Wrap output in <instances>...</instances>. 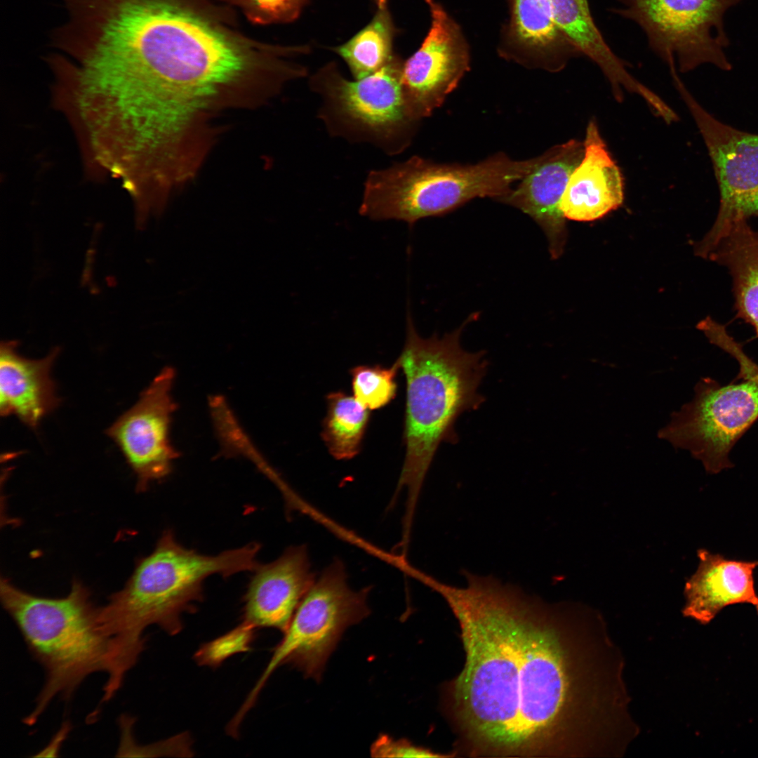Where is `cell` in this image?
<instances>
[{"mask_svg": "<svg viewBox=\"0 0 758 758\" xmlns=\"http://www.w3.org/2000/svg\"><path fill=\"white\" fill-rule=\"evenodd\" d=\"M458 587L432 577L458 620L464 667L448 686L458 750L473 757L596 752L618 719L620 665L579 629L594 614L549 604L493 575L461 570Z\"/></svg>", "mask_w": 758, "mask_h": 758, "instance_id": "obj_1", "label": "cell"}, {"mask_svg": "<svg viewBox=\"0 0 758 758\" xmlns=\"http://www.w3.org/2000/svg\"><path fill=\"white\" fill-rule=\"evenodd\" d=\"M88 45L123 114L171 142L252 101L278 62L276 45L242 34L232 10L211 0H100Z\"/></svg>", "mask_w": 758, "mask_h": 758, "instance_id": "obj_2", "label": "cell"}, {"mask_svg": "<svg viewBox=\"0 0 758 758\" xmlns=\"http://www.w3.org/2000/svg\"><path fill=\"white\" fill-rule=\"evenodd\" d=\"M470 316L460 326L439 337H421L407 316L406 335L399 357L406 381L404 426V464L388 505L392 508L401 492L406 500L401 520L405 533L412 531L425 479L441 443L456 444L455 424L465 412L484 401L479 392L488 361L484 351L471 352L460 338Z\"/></svg>", "mask_w": 758, "mask_h": 758, "instance_id": "obj_3", "label": "cell"}, {"mask_svg": "<svg viewBox=\"0 0 758 758\" xmlns=\"http://www.w3.org/2000/svg\"><path fill=\"white\" fill-rule=\"evenodd\" d=\"M260 545L208 555L180 544L166 530L153 551L137 563L124 587L100 606L102 627L113 650V674L125 679L145 649L144 632L156 625L170 635L182 630V615L196 611L204 597V581L213 575L227 578L253 571L260 563Z\"/></svg>", "mask_w": 758, "mask_h": 758, "instance_id": "obj_4", "label": "cell"}, {"mask_svg": "<svg viewBox=\"0 0 758 758\" xmlns=\"http://www.w3.org/2000/svg\"><path fill=\"white\" fill-rule=\"evenodd\" d=\"M0 597L45 673L34 708L23 719L25 724H34L56 696L71 698L91 674L109 672L111 639L102 627L100 606L80 582L74 581L67 595L48 598L25 592L1 578Z\"/></svg>", "mask_w": 758, "mask_h": 758, "instance_id": "obj_5", "label": "cell"}, {"mask_svg": "<svg viewBox=\"0 0 758 758\" xmlns=\"http://www.w3.org/2000/svg\"><path fill=\"white\" fill-rule=\"evenodd\" d=\"M540 155L514 160L497 154L474 164L435 163L414 156L368 174L359 213L375 220L413 224L477 197L497 199L533 170Z\"/></svg>", "mask_w": 758, "mask_h": 758, "instance_id": "obj_6", "label": "cell"}, {"mask_svg": "<svg viewBox=\"0 0 758 758\" xmlns=\"http://www.w3.org/2000/svg\"><path fill=\"white\" fill-rule=\"evenodd\" d=\"M404 61L398 55L361 79L345 78L335 62L321 67L310 79L321 99L319 117L333 136L369 142L388 154L410 144L419 119L402 85Z\"/></svg>", "mask_w": 758, "mask_h": 758, "instance_id": "obj_7", "label": "cell"}, {"mask_svg": "<svg viewBox=\"0 0 758 758\" xmlns=\"http://www.w3.org/2000/svg\"><path fill=\"white\" fill-rule=\"evenodd\" d=\"M371 587L353 590L344 562L335 558L316 578L300 602L284 637L237 714L244 717L272 672L287 664L320 681L343 632L371 613Z\"/></svg>", "mask_w": 758, "mask_h": 758, "instance_id": "obj_8", "label": "cell"}, {"mask_svg": "<svg viewBox=\"0 0 758 758\" xmlns=\"http://www.w3.org/2000/svg\"><path fill=\"white\" fill-rule=\"evenodd\" d=\"M693 399L671 415L658 437L685 449L701 461L707 472L733 467L729 454L758 420V379L738 373L722 385L710 378L699 380Z\"/></svg>", "mask_w": 758, "mask_h": 758, "instance_id": "obj_9", "label": "cell"}, {"mask_svg": "<svg viewBox=\"0 0 758 758\" xmlns=\"http://www.w3.org/2000/svg\"><path fill=\"white\" fill-rule=\"evenodd\" d=\"M741 0H618L615 12L645 32L651 48L676 69L687 72L703 64L724 71L732 66L724 53L726 11Z\"/></svg>", "mask_w": 758, "mask_h": 758, "instance_id": "obj_10", "label": "cell"}, {"mask_svg": "<svg viewBox=\"0 0 758 758\" xmlns=\"http://www.w3.org/2000/svg\"><path fill=\"white\" fill-rule=\"evenodd\" d=\"M672 79L704 140L719 191L716 219L694 247L696 255L707 259L732 224L758 217V134L717 119L693 98L679 76Z\"/></svg>", "mask_w": 758, "mask_h": 758, "instance_id": "obj_11", "label": "cell"}, {"mask_svg": "<svg viewBox=\"0 0 758 758\" xmlns=\"http://www.w3.org/2000/svg\"><path fill=\"white\" fill-rule=\"evenodd\" d=\"M175 378L173 368L164 367L106 431L135 472L139 491L169 476L179 457L170 436L177 408L172 395Z\"/></svg>", "mask_w": 758, "mask_h": 758, "instance_id": "obj_12", "label": "cell"}, {"mask_svg": "<svg viewBox=\"0 0 758 758\" xmlns=\"http://www.w3.org/2000/svg\"><path fill=\"white\" fill-rule=\"evenodd\" d=\"M431 23L419 48L406 61L402 85L421 119L440 107L470 69L469 46L459 25L434 0H425Z\"/></svg>", "mask_w": 758, "mask_h": 758, "instance_id": "obj_13", "label": "cell"}, {"mask_svg": "<svg viewBox=\"0 0 758 758\" xmlns=\"http://www.w3.org/2000/svg\"><path fill=\"white\" fill-rule=\"evenodd\" d=\"M583 152V142L576 140L550 148L516 187L498 199L536 221L547 239L552 258H558L564 251L566 229L561 201Z\"/></svg>", "mask_w": 758, "mask_h": 758, "instance_id": "obj_14", "label": "cell"}, {"mask_svg": "<svg viewBox=\"0 0 758 758\" xmlns=\"http://www.w3.org/2000/svg\"><path fill=\"white\" fill-rule=\"evenodd\" d=\"M253 572L243 598L241 622L284 632L317 578L307 545L290 546Z\"/></svg>", "mask_w": 758, "mask_h": 758, "instance_id": "obj_15", "label": "cell"}, {"mask_svg": "<svg viewBox=\"0 0 758 758\" xmlns=\"http://www.w3.org/2000/svg\"><path fill=\"white\" fill-rule=\"evenodd\" d=\"M583 146V158L568 181L560 208L565 218L592 221L621 206L624 184L593 119L586 128Z\"/></svg>", "mask_w": 758, "mask_h": 758, "instance_id": "obj_16", "label": "cell"}, {"mask_svg": "<svg viewBox=\"0 0 758 758\" xmlns=\"http://www.w3.org/2000/svg\"><path fill=\"white\" fill-rule=\"evenodd\" d=\"M18 345L16 340L1 343L0 413L15 415L35 429L60 402L51 377L60 348L54 347L41 359H32L20 355Z\"/></svg>", "mask_w": 758, "mask_h": 758, "instance_id": "obj_17", "label": "cell"}, {"mask_svg": "<svg viewBox=\"0 0 758 758\" xmlns=\"http://www.w3.org/2000/svg\"><path fill=\"white\" fill-rule=\"evenodd\" d=\"M698 568L685 584V617L705 625L727 606L758 603L754 580L758 561L729 559L705 549L698 550Z\"/></svg>", "mask_w": 758, "mask_h": 758, "instance_id": "obj_18", "label": "cell"}, {"mask_svg": "<svg viewBox=\"0 0 758 758\" xmlns=\"http://www.w3.org/2000/svg\"><path fill=\"white\" fill-rule=\"evenodd\" d=\"M546 1L558 29L580 55L587 56L601 69L618 100H622L623 89L641 96L655 113L665 109L666 103L634 79L609 48L594 21L587 0Z\"/></svg>", "mask_w": 758, "mask_h": 758, "instance_id": "obj_19", "label": "cell"}, {"mask_svg": "<svg viewBox=\"0 0 758 758\" xmlns=\"http://www.w3.org/2000/svg\"><path fill=\"white\" fill-rule=\"evenodd\" d=\"M505 48L512 58L550 70L580 55L555 25L546 0H509Z\"/></svg>", "mask_w": 758, "mask_h": 758, "instance_id": "obj_20", "label": "cell"}, {"mask_svg": "<svg viewBox=\"0 0 758 758\" xmlns=\"http://www.w3.org/2000/svg\"><path fill=\"white\" fill-rule=\"evenodd\" d=\"M707 259L729 270L736 317L750 324L758 338V232L746 219L736 221Z\"/></svg>", "mask_w": 758, "mask_h": 758, "instance_id": "obj_21", "label": "cell"}, {"mask_svg": "<svg viewBox=\"0 0 758 758\" xmlns=\"http://www.w3.org/2000/svg\"><path fill=\"white\" fill-rule=\"evenodd\" d=\"M396 27L387 0H377L371 22L345 44L332 48L347 65L353 77L361 79L387 65L396 55Z\"/></svg>", "mask_w": 758, "mask_h": 758, "instance_id": "obj_22", "label": "cell"}, {"mask_svg": "<svg viewBox=\"0 0 758 758\" xmlns=\"http://www.w3.org/2000/svg\"><path fill=\"white\" fill-rule=\"evenodd\" d=\"M327 411L321 437L330 454L337 460L357 456L370 419L369 410L343 391L326 396Z\"/></svg>", "mask_w": 758, "mask_h": 758, "instance_id": "obj_23", "label": "cell"}, {"mask_svg": "<svg viewBox=\"0 0 758 758\" xmlns=\"http://www.w3.org/2000/svg\"><path fill=\"white\" fill-rule=\"evenodd\" d=\"M399 368V358L390 367L380 364L353 367L350 373L354 398L369 411L385 406L397 394L396 376Z\"/></svg>", "mask_w": 758, "mask_h": 758, "instance_id": "obj_24", "label": "cell"}, {"mask_svg": "<svg viewBox=\"0 0 758 758\" xmlns=\"http://www.w3.org/2000/svg\"><path fill=\"white\" fill-rule=\"evenodd\" d=\"M255 630L253 625L241 622L227 633L202 645L194 655L196 662L217 667L230 656L250 651Z\"/></svg>", "mask_w": 758, "mask_h": 758, "instance_id": "obj_25", "label": "cell"}, {"mask_svg": "<svg viewBox=\"0 0 758 758\" xmlns=\"http://www.w3.org/2000/svg\"><path fill=\"white\" fill-rule=\"evenodd\" d=\"M241 9L253 24L287 23L296 20L309 0H220Z\"/></svg>", "mask_w": 758, "mask_h": 758, "instance_id": "obj_26", "label": "cell"}, {"mask_svg": "<svg viewBox=\"0 0 758 758\" xmlns=\"http://www.w3.org/2000/svg\"><path fill=\"white\" fill-rule=\"evenodd\" d=\"M122 738L130 741L134 747L119 748L117 756L119 757H192V740L190 735L184 732L169 739L159 741L149 745L137 746L131 740V730L134 719L123 716L120 718Z\"/></svg>", "mask_w": 758, "mask_h": 758, "instance_id": "obj_27", "label": "cell"}, {"mask_svg": "<svg viewBox=\"0 0 758 758\" xmlns=\"http://www.w3.org/2000/svg\"><path fill=\"white\" fill-rule=\"evenodd\" d=\"M371 755L375 757H451L454 754H441L416 745L405 738L394 739L382 734L371 747Z\"/></svg>", "mask_w": 758, "mask_h": 758, "instance_id": "obj_28", "label": "cell"}, {"mask_svg": "<svg viewBox=\"0 0 758 758\" xmlns=\"http://www.w3.org/2000/svg\"><path fill=\"white\" fill-rule=\"evenodd\" d=\"M71 728L70 723L68 722H64L49 743L34 757H57L60 747L67 738Z\"/></svg>", "mask_w": 758, "mask_h": 758, "instance_id": "obj_29", "label": "cell"}, {"mask_svg": "<svg viewBox=\"0 0 758 758\" xmlns=\"http://www.w3.org/2000/svg\"><path fill=\"white\" fill-rule=\"evenodd\" d=\"M755 607H756L757 615H758V603L755 605Z\"/></svg>", "mask_w": 758, "mask_h": 758, "instance_id": "obj_30", "label": "cell"}, {"mask_svg": "<svg viewBox=\"0 0 758 758\" xmlns=\"http://www.w3.org/2000/svg\"><path fill=\"white\" fill-rule=\"evenodd\" d=\"M756 374H757V378H758V366H757V372H756Z\"/></svg>", "mask_w": 758, "mask_h": 758, "instance_id": "obj_31", "label": "cell"}]
</instances>
